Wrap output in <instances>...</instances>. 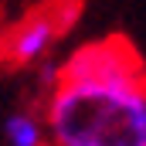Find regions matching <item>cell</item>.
Returning a JSON list of instances; mask_svg holds the SVG:
<instances>
[{"instance_id":"2","label":"cell","mask_w":146,"mask_h":146,"mask_svg":"<svg viewBox=\"0 0 146 146\" xmlns=\"http://www.w3.org/2000/svg\"><path fill=\"white\" fill-rule=\"evenodd\" d=\"M75 24V7L68 10H48V14H34L24 24H17L10 37H7V61L21 65V68H34V65H48L54 44L61 41V34Z\"/></svg>"},{"instance_id":"1","label":"cell","mask_w":146,"mask_h":146,"mask_svg":"<svg viewBox=\"0 0 146 146\" xmlns=\"http://www.w3.org/2000/svg\"><path fill=\"white\" fill-rule=\"evenodd\" d=\"M44 68L51 146H146V65L126 37H92Z\"/></svg>"},{"instance_id":"3","label":"cell","mask_w":146,"mask_h":146,"mask_svg":"<svg viewBox=\"0 0 146 146\" xmlns=\"http://www.w3.org/2000/svg\"><path fill=\"white\" fill-rule=\"evenodd\" d=\"M3 143L7 146H51L44 112L41 109H14L3 119Z\"/></svg>"}]
</instances>
